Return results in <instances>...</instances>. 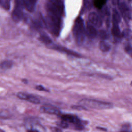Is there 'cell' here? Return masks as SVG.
Wrapping results in <instances>:
<instances>
[{"mask_svg": "<svg viewBox=\"0 0 132 132\" xmlns=\"http://www.w3.org/2000/svg\"><path fill=\"white\" fill-rule=\"evenodd\" d=\"M47 26L51 32L58 36L62 26V17L64 7L61 1H50L46 5Z\"/></svg>", "mask_w": 132, "mask_h": 132, "instance_id": "obj_1", "label": "cell"}, {"mask_svg": "<svg viewBox=\"0 0 132 132\" xmlns=\"http://www.w3.org/2000/svg\"><path fill=\"white\" fill-rule=\"evenodd\" d=\"M78 103L80 106L96 109H108L112 107V104L111 103L89 98L82 99L79 101Z\"/></svg>", "mask_w": 132, "mask_h": 132, "instance_id": "obj_2", "label": "cell"}, {"mask_svg": "<svg viewBox=\"0 0 132 132\" xmlns=\"http://www.w3.org/2000/svg\"><path fill=\"white\" fill-rule=\"evenodd\" d=\"M73 32L77 43L81 44L85 38L86 30L83 20L81 18L79 17L76 20L73 26Z\"/></svg>", "mask_w": 132, "mask_h": 132, "instance_id": "obj_3", "label": "cell"}, {"mask_svg": "<svg viewBox=\"0 0 132 132\" xmlns=\"http://www.w3.org/2000/svg\"><path fill=\"white\" fill-rule=\"evenodd\" d=\"M24 8L22 0H15V5L12 13V17L14 21L18 22L21 20L23 16Z\"/></svg>", "mask_w": 132, "mask_h": 132, "instance_id": "obj_4", "label": "cell"}, {"mask_svg": "<svg viewBox=\"0 0 132 132\" xmlns=\"http://www.w3.org/2000/svg\"><path fill=\"white\" fill-rule=\"evenodd\" d=\"M88 20L90 23L96 27H100L103 24V21L100 16L94 12H91L89 14Z\"/></svg>", "mask_w": 132, "mask_h": 132, "instance_id": "obj_5", "label": "cell"}, {"mask_svg": "<svg viewBox=\"0 0 132 132\" xmlns=\"http://www.w3.org/2000/svg\"><path fill=\"white\" fill-rule=\"evenodd\" d=\"M120 11L126 21H129L131 18V11L128 6L125 3L119 4Z\"/></svg>", "mask_w": 132, "mask_h": 132, "instance_id": "obj_6", "label": "cell"}, {"mask_svg": "<svg viewBox=\"0 0 132 132\" xmlns=\"http://www.w3.org/2000/svg\"><path fill=\"white\" fill-rule=\"evenodd\" d=\"M40 111L42 113L55 115H59L60 113V110L57 108L50 105H44L41 106L40 108Z\"/></svg>", "mask_w": 132, "mask_h": 132, "instance_id": "obj_7", "label": "cell"}, {"mask_svg": "<svg viewBox=\"0 0 132 132\" xmlns=\"http://www.w3.org/2000/svg\"><path fill=\"white\" fill-rule=\"evenodd\" d=\"M61 119L67 122H70L74 124L75 126L80 125L81 122L80 120L76 116H73L72 114H62L60 116Z\"/></svg>", "mask_w": 132, "mask_h": 132, "instance_id": "obj_8", "label": "cell"}, {"mask_svg": "<svg viewBox=\"0 0 132 132\" xmlns=\"http://www.w3.org/2000/svg\"><path fill=\"white\" fill-rule=\"evenodd\" d=\"M51 48H53V49H54L55 50H57V51H58L59 52H63V53H66L67 54H69V55H72V56H75V57H79L80 56V55L74 52V51H71L70 50H69L65 47H62V46H59V45H51Z\"/></svg>", "mask_w": 132, "mask_h": 132, "instance_id": "obj_9", "label": "cell"}, {"mask_svg": "<svg viewBox=\"0 0 132 132\" xmlns=\"http://www.w3.org/2000/svg\"><path fill=\"white\" fill-rule=\"evenodd\" d=\"M24 8L29 12L35 10L38 0H22Z\"/></svg>", "mask_w": 132, "mask_h": 132, "instance_id": "obj_10", "label": "cell"}, {"mask_svg": "<svg viewBox=\"0 0 132 132\" xmlns=\"http://www.w3.org/2000/svg\"><path fill=\"white\" fill-rule=\"evenodd\" d=\"M86 33L89 38L92 39L96 38L97 35V31L95 29V26L90 23H88L87 25Z\"/></svg>", "mask_w": 132, "mask_h": 132, "instance_id": "obj_11", "label": "cell"}, {"mask_svg": "<svg viewBox=\"0 0 132 132\" xmlns=\"http://www.w3.org/2000/svg\"><path fill=\"white\" fill-rule=\"evenodd\" d=\"M111 32L113 36L116 38L120 39L123 37L122 33L121 31L119 25L118 24H113L111 29Z\"/></svg>", "mask_w": 132, "mask_h": 132, "instance_id": "obj_12", "label": "cell"}, {"mask_svg": "<svg viewBox=\"0 0 132 132\" xmlns=\"http://www.w3.org/2000/svg\"><path fill=\"white\" fill-rule=\"evenodd\" d=\"M121 18L119 12L116 9H113L112 10V21L113 24H118L121 22Z\"/></svg>", "mask_w": 132, "mask_h": 132, "instance_id": "obj_13", "label": "cell"}, {"mask_svg": "<svg viewBox=\"0 0 132 132\" xmlns=\"http://www.w3.org/2000/svg\"><path fill=\"white\" fill-rule=\"evenodd\" d=\"M99 47L103 52H107L111 48L110 44L104 40H102L99 44Z\"/></svg>", "mask_w": 132, "mask_h": 132, "instance_id": "obj_14", "label": "cell"}, {"mask_svg": "<svg viewBox=\"0 0 132 132\" xmlns=\"http://www.w3.org/2000/svg\"><path fill=\"white\" fill-rule=\"evenodd\" d=\"M13 65V62L11 60H5L0 63L1 70H7L10 69Z\"/></svg>", "mask_w": 132, "mask_h": 132, "instance_id": "obj_15", "label": "cell"}, {"mask_svg": "<svg viewBox=\"0 0 132 132\" xmlns=\"http://www.w3.org/2000/svg\"><path fill=\"white\" fill-rule=\"evenodd\" d=\"M26 101H28V102L35 104H38L40 103V101L38 97L33 95L29 94L27 95Z\"/></svg>", "mask_w": 132, "mask_h": 132, "instance_id": "obj_16", "label": "cell"}, {"mask_svg": "<svg viewBox=\"0 0 132 132\" xmlns=\"http://www.w3.org/2000/svg\"><path fill=\"white\" fill-rule=\"evenodd\" d=\"M11 0H0V6L6 10H9L10 7Z\"/></svg>", "mask_w": 132, "mask_h": 132, "instance_id": "obj_17", "label": "cell"}, {"mask_svg": "<svg viewBox=\"0 0 132 132\" xmlns=\"http://www.w3.org/2000/svg\"><path fill=\"white\" fill-rule=\"evenodd\" d=\"M40 39L44 43L47 45H51L52 44V40L47 36H46L44 35H41L40 37Z\"/></svg>", "mask_w": 132, "mask_h": 132, "instance_id": "obj_18", "label": "cell"}, {"mask_svg": "<svg viewBox=\"0 0 132 132\" xmlns=\"http://www.w3.org/2000/svg\"><path fill=\"white\" fill-rule=\"evenodd\" d=\"M122 35L123 37H125V38L127 39H130L132 38V31L128 29H125L123 31Z\"/></svg>", "mask_w": 132, "mask_h": 132, "instance_id": "obj_19", "label": "cell"}, {"mask_svg": "<svg viewBox=\"0 0 132 132\" xmlns=\"http://www.w3.org/2000/svg\"><path fill=\"white\" fill-rule=\"evenodd\" d=\"M99 36L101 39H102L103 40L107 39L109 38V35L107 31L104 30H101L99 32Z\"/></svg>", "mask_w": 132, "mask_h": 132, "instance_id": "obj_20", "label": "cell"}, {"mask_svg": "<svg viewBox=\"0 0 132 132\" xmlns=\"http://www.w3.org/2000/svg\"><path fill=\"white\" fill-rule=\"evenodd\" d=\"M28 93H26L22 92H20L17 93V97L21 100L26 101Z\"/></svg>", "mask_w": 132, "mask_h": 132, "instance_id": "obj_21", "label": "cell"}, {"mask_svg": "<svg viewBox=\"0 0 132 132\" xmlns=\"http://www.w3.org/2000/svg\"><path fill=\"white\" fill-rule=\"evenodd\" d=\"M57 125L60 127H62L63 128H66L68 127V124L67 123V122L64 121H61V122H60L59 123L57 124Z\"/></svg>", "mask_w": 132, "mask_h": 132, "instance_id": "obj_22", "label": "cell"}, {"mask_svg": "<svg viewBox=\"0 0 132 132\" xmlns=\"http://www.w3.org/2000/svg\"><path fill=\"white\" fill-rule=\"evenodd\" d=\"M125 50L127 53L132 57V47L130 46H127L125 47Z\"/></svg>", "mask_w": 132, "mask_h": 132, "instance_id": "obj_23", "label": "cell"}, {"mask_svg": "<svg viewBox=\"0 0 132 132\" xmlns=\"http://www.w3.org/2000/svg\"><path fill=\"white\" fill-rule=\"evenodd\" d=\"M36 89L38 90H39V91H47V90L44 87H43V86H41V85H38V86H37L36 87Z\"/></svg>", "mask_w": 132, "mask_h": 132, "instance_id": "obj_24", "label": "cell"}, {"mask_svg": "<svg viewBox=\"0 0 132 132\" xmlns=\"http://www.w3.org/2000/svg\"><path fill=\"white\" fill-rule=\"evenodd\" d=\"M51 129L53 132H62V130L60 129H59L57 127H52L51 128Z\"/></svg>", "mask_w": 132, "mask_h": 132, "instance_id": "obj_25", "label": "cell"}, {"mask_svg": "<svg viewBox=\"0 0 132 132\" xmlns=\"http://www.w3.org/2000/svg\"><path fill=\"white\" fill-rule=\"evenodd\" d=\"M119 1L120 0H111V2L113 5H119V4L120 3Z\"/></svg>", "mask_w": 132, "mask_h": 132, "instance_id": "obj_26", "label": "cell"}, {"mask_svg": "<svg viewBox=\"0 0 132 132\" xmlns=\"http://www.w3.org/2000/svg\"><path fill=\"white\" fill-rule=\"evenodd\" d=\"M27 132H39L37 130H36V129H29L27 131Z\"/></svg>", "mask_w": 132, "mask_h": 132, "instance_id": "obj_27", "label": "cell"}, {"mask_svg": "<svg viewBox=\"0 0 132 132\" xmlns=\"http://www.w3.org/2000/svg\"><path fill=\"white\" fill-rule=\"evenodd\" d=\"M0 132H5V131H4L3 129L0 128Z\"/></svg>", "mask_w": 132, "mask_h": 132, "instance_id": "obj_28", "label": "cell"}, {"mask_svg": "<svg viewBox=\"0 0 132 132\" xmlns=\"http://www.w3.org/2000/svg\"><path fill=\"white\" fill-rule=\"evenodd\" d=\"M121 132H128V131H125V130H123V131H121Z\"/></svg>", "mask_w": 132, "mask_h": 132, "instance_id": "obj_29", "label": "cell"}, {"mask_svg": "<svg viewBox=\"0 0 132 132\" xmlns=\"http://www.w3.org/2000/svg\"><path fill=\"white\" fill-rule=\"evenodd\" d=\"M50 1H59V0H50Z\"/></svg>", "mask_w": 132, "mask_h": 132, "instance_id": "obj_30", "label": "cell"}, {"mask_svg": "<svg viewBox=\"0 0 132 132\" xmlns=\"http://www.w3.org/2000/svg\"><path fill=\"white\" fill-rule=\"evenodd\" d=\"M129 1H131V0H129Z\"/></svg>", "mask_w": 132, "mask_h": 132, "instance_id": "obj_31", "label": "cell"}]
</instances>
